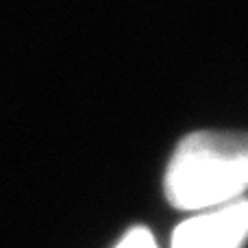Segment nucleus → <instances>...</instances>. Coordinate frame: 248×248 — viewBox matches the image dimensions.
Wrapping results in <instances>:
<instances>
[{
	"label": "nucleus",
	"mask_w": 248,
	"mask_h": 248,
	"mask_svg": "<svg viewBox=\"0 0 248 248\" xmlns=\"http://www.w3.org/2000/svg\"><path fill=\"white\" fill-rule=\"evenodd\" d=\"M248 153L244 135L196 131L179 141L166 170V196L176 209L205 211L244 196Z\"/></svg>",
	"instance_id": "1"
},
{
	"label": "nucleus",
	"mask_w": 248,
	"mask_h": 248,
	"mask_svg": "<svg viewBox=\"0 0 248 248\" xmlns=\"http://www.w3.org/2000/svg\"><path fill=\"white\" fill-rule=\"evenodd\" d=\"M246 224V202L244 198H237L214 209L196 211V216L176 227L170 248H242Z\"/></svg>",
	"instance_id": "2"
},
{
	"label": "nucleus",
	"mask_w": 248,
	"mask_h": 248,
	"mask_svg": "<svg viewBox=\"0 0 248 248\" xmlns=\"http://www.w3.org/2000/svg\"><path fill=\"white\" fill-rule=\"evenodd\" d=\"M116 248H159L148 229H133L116 244Z\"/></svg>",
	"instance_id": "3"
}]
</instances>
